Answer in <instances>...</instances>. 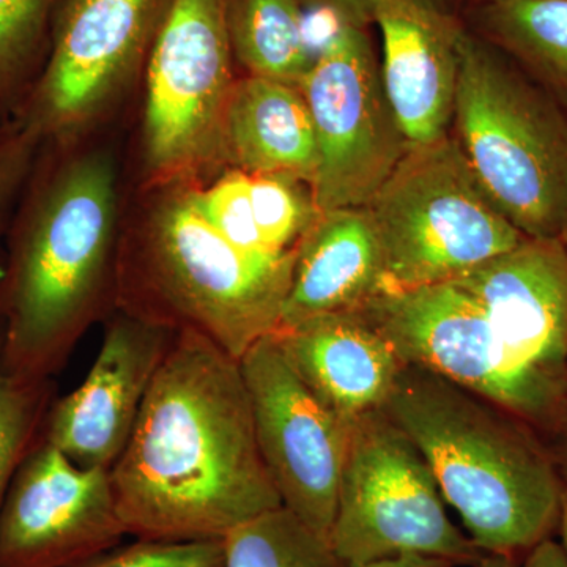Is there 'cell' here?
Instances as JSON below:
<instances>
[{
  "instance_id": "obj_1",
  "label": "cell",
  "mask_w": 567,
  "mask_h": 567,
  "mask_svg": "<svg viewBox=\"0 0 567 567\" xmlns=\"http://www.w3.org/2000/svg\"><path fill=\"white\" fill-rule=\"evenodd\" d=\"M110 477L126 535L141 540H223L282 506L240 363L193 331L175 334Z\"/></svg>"
},
{
  "instance_id": "obj_2",
  "label": "cell",
  "mask_w": 567,
  "mask_h": 567,
  "mask_svg": "<svg viewBox=\"0 0 567 567\" xmlns=\"http://www.w3.org/2000/svg\"><path fill=\"white\" fill-rule=\"evenodd\" d=\"M118 245L111 155L40 144L0 276L3 363L11 374L54 380L85 331L115 308Z\"/></svg>"
},
{
  "instance_id": "obj_3",
  "label": "cell",
  "mask_w": 567,
  "mask_h": 567,
  "mask_svg": "<svg viewBox=\"0 0 567 567\" xmlns=\"http://www.w3.org/2000/svg\"><path fill=\"white\" fill-rule=\"evenodd\" d=\"M380 410L423 454L483 554L522 559L557 535L566 484L527 423L417 365H404Z\"/></svg>"
},
{
  "instance_id": "obj_4",
  "label": "cell",
  "mask_w": 567,
  "mask_h": 567,
  "mask_svg": "<svg viewBox=\"0 0 567 567\" xmlns=\"http://www.w3.org/2000/svg\"><path fill=\"white\" fill-rule=\"evenodd\" d=\"M158 185L147 215L121 235L115 309L204 336L240 361L281 324L295 248L282 256L245 251L205 221L192 182Z\"/></svg>"
},
{
  "instance_id": "obj_5",
  "label": "cell",
  "mask_w": 567,
  "mask_h": 567,
  "mask_svg": "<svg viewBox=\"0 0 567 567\" xmlns=\"http://www.w3.org/2000/svg\"><path fill=\"white\" fill-rule=\"evenodd\" d=\"M451 134L507 221L528 238L561 237L567 223V114L470 28L461 43Z\"/></svg>"
},
{
  "instance_id": "obj_6",
  "label": "cell",
  "mask_w": 567,
  "mask_h": 567,
  "mask_svg": "<svg viewBox=\"0 0 567 567\" xmlns=\"http://www.w3.org/2000/svg\"><path fill=\"white\" fill-rule=\"evenodd\" d=\"M365 208L385 292L454 281L527 238L488 199L451 133L410 147Z\"/></svg>"
},
{
  "instance_id": "obj_7",
  "label": "cell",
  "mask_w": 567,
  "mask_h": 567,
  "mask_svg": "<svg viewBox=\"0 0 567 567\" xmlns=\"http://www.w3.org/2000/svg\"><path fill=\"white\" fill-rule=\"evenodd\" d=\"M353 311L393 346L402 363L483 395L544 442L561 423L567 385L514 352L456 282L382 292Z\"/></svg>"
},
{
  "instance_id": "obj_8",
  "label": "cell",
  "mask_w": 567,
  "mask_h": 567,
  "mask_svg": "<svg viewBox=\"0 0 567 567\" xmlns=\"http://www.w3.org/2000/svg\"><path fill=\"white\" fill-rule=\"evenodd\" d=\"M423 454L382 412L350 423L330 543L349 567L401 555L475 566L484 557L451 522Z\"/></svg>"
},
{
  "instance_id": "obj_9",
  "label": "cell",
  "mask_w": 567,
  "mask_h": 567,
  "mask_svg": "<svg viewBox=\"0 0 567 567\" xmlns=\"http://www.w3.org/2000/svg\"><path fill=\"white\" fill-rule=\"evenodd\" d=\"M223 0H173L145 65V163L156 183L192 182L221 163L237 78Z\"/></svg>"
},
{
  "instance_id": "obj_10",
  "label": "cell",
  "mask_w": 567,
  "mask_h": 567,
  "mask_svg": "<svg viewBox=\"0 0 567 567\" xmlns=\"http://www.w3.org/2000/svg\"><path fill=\"white\" fill-rule=\"evenodd\" d=\"M368 28L338 22L298 85L319 148L311 185L319 212L365 207L410 148Z\"/></svg>"
},
{
  "instance_id": "obj_11",
  "label": "cell",
  "mask_w": 567,
  "mask_h": 567,
  "mask_svg": "<svg viewBox=\"0 0 567 567\" xmlns=\"http://www.w3.org/2000/svg\"><path fill=\"white\" fill-rule=\"evenodd\" d=\"M173 0H55L47 63L14 123L71 144L147 65Z\"/></svg>"
},
{
  "instance_id": "obj_12",
  "label": "cell",
  "mask_w": 567,
  "mask_h": 567,
  "mask_svg": "<svg viewBox=\"0 0 567 567\" xmlns=\"http://www.w3.org/2000/svg\"><path fill=\"white\" fill-rule=\"evenodd\" d=\"M238 363L257 447L281 505L330 540L350 424L309 390L274 334Z\"/></svg>"
},
{
  "instance_id": "obj_13",
  "label": "cell",
  "mask_w": 567,
  "mask_h": 567,
  "mask_svg": "<svg viewBox=\"0 0 567 567\" xmlns=\"http://www.w3.org/2000/svg\"><path fill=\"white\" fill-rule=\"evenodd\" d=\"M125 536L110 470L82 468L41 439L0 509V567H81Z\"/></svg>"
},
{
  "instance_id": "obj_14",
  "label": "cell",
  "mask_w": 567,
  "mask_h": 567,
  "mask_svg": "<svg viewBox=\"0 0 567 567\" xmlns=\"http://www.w3.org/2000/svg\"><path fill=\"white\" fill-rule=\"evenodd\" d=\"M175 334L115 312L84 382L52 402L43 439L82 468L111 470Z\"/></svg>"
},
{
  "instance_id": "obj_15",
  "label": "cell",
  "mask_w": 567,
  "mask_h": 567,
  "mask_svg": "<svg viewBox=\"0 0 567 567\" xmlns=\"http://www.w3.org/2000/svg\"><path fill=\"white\" fill-rule=\"evenodd\" d=\"M382 80L410 147L451 133L464 14L451 0H375Z\"/></svg>"
},
{
  "instance_id": "obj_16",
  "label": "cell",
  "mask_w": 567,
  "mask_h": 567,
  "mask_svg": "<svg viewBox=\"0 0 567 567\" xmlns=\"http://www.w3.org/2000/svg\"><path fill=\"white\" fill-rule=\"evenodd\" d=\"M451 282L475 298L514 352L567 385V246L561 237L524 238Z\"/></svg>"
},
{
  "instance_id": "obj_17",
  "label": "cell",
  "mask_w": 567,
  "mask_h": 567,
  "mask_svg": "<svg viewBox=\"0 0 567 567\" xmlns=\"http://www.w3.org/2000/svg\"><path fill=\"white\" fill-rule=\"evenodd\" d=\"M274 336L309 390L349 424L382 409L405 365L354 311L315 317Z\"/></svg>"
},
{
  "instance_id": "obj_18",
  "label": "cell",
  "mask_w": 567,
  "mask_h": 567,
  "mask_svg": "<svg viewBox=\"0 0 567 567\" xmlns=\"http://www.w3.org/2000/svg\"><path fill=\"white\" fill-rule=\"evenodd\" d=\"M385 292L382 251L365 207L320 212L295 246L278 330L360 308Z\"/></svg>"
},
{
  "instance_id": "obj_19",
  "label": "cell",
  "mask_w": 567,
  "mask_h": 567,
  "mask_svg": "<svg viewBox=\"0 0 567 567\" xmlns=\"http://www.w3.org/2000/svg\"><path fill=\"white\" fill-rule=\"evenodd\" d=\"M221 158L248 175L315 182L319 148L300 89L246 74L235 81L223 123Z\"/></svg>"
},
{
  "instance_id": "obj_20",
  "label": "cell",
  "mask_w": 567,
  "mask_h": 567,
  "mask_svg": "<svg viewBox=\"0 0 567 567\" xmlns=\"http://www.w3.org/2000/svg\"><path fill=\"white\" fill-rule=\"evenodd\" d=\"M464 11L468 28L516 63L567 114V0H496Z\"/></svg>"
},
{
  "instance_id": "obj_21",
  "label": "cell",
  "mask_w": 567,
  "mask_h": 567,
  "mask_svg": "<svg viewBox=\"0 0 567 567\" xmlns=\"http://www.w3.org/2000/svg\"><path fill=\"white\" fill-rule=\"evenodd\" d=\"M234 61L251 76L298 87L312 63L300 0H223Z\"/></svg>"
},
{
  "instance_id": "obj_22",
  "label": "cell",
  "mask_w": 567,
  "mask_h": 567,
  "mask_svg": "<svg viewBox=\"0 0 567 567\" xmlns=\"http://www.w3.org/2000/svg\"><path fill=\"white\" fill-rule=\"evenodd\" d=\"M223 546V567H349L327 537L284 506L233 529Z\"/></svg>"
},
{
  "instance_id": "obj_23",
  "label": "cell",
  "mask_w": 567,
  "mask_h": 567,
  "mask_svg": "<svg viewBox=\"0 0 567 567\" xmlns=\"http://www.w3.org/2000/svg\"><path fill=\"white\" fill-rule=\"evenodd\" d=\"M55 0H0V118L13 122L47 63Z\"/></svg>"
},
{
  "instance_id": "obj_24",
  "label": "cell",
  "mask_w": 567,
  "mask_h": 567,
  "mask_svg": "<svg viewBox=\"0 0 567 567\" xmlns=\"http://www.w3.org/2000/svg\"><path fill=\"white\" fill-rule=\"evenodd\" d=\"M54 401V380L20 379L6 368L0 322V509L18 468L43 439Z\"/></svg>"
},
{
  "instance_id": "obj_25",
  "label": "cell",
  "mask_w": 567,
  "mask_h": 567,
  "mask_svg": "<svg viewBox=\"0 0 567 567\" xmlns=\"http://www.w3.org/2000/svg\"><path fill=\"white\" fill-rule=\"evenodd\" d=\"M254 219L265 248L292 251L319 215L308 183L284 175H249Z\"/></svg>"
},
{
  "instance_id": "obj_26",
  "label": "cell",
  "mask_w": 567,
  "mask_h": 567,
  "mask_svg": "<svg viewBox=\"0 0 567 567\" xmlns=\"http://www.w3.org/2000/svg\"><path fill=\"white\" fill-rule=\"evenodd\" d=\"M193 203L216 233L230 244L254 254L276 256L265 248L254 219L249 175L238 169L227 171L208 188L192 183Z\"/></svg>"
},
{
  "instance_id": "obj_27",
  "label": "cell",
  "mask_w": 567,
  "mask_h": 567,
  "mask_svg": "<svg viewBox=\"0 0 567 567\" xmlns=\"http://www.w3.org/2000/svg\"><path fill=\"white\" fill-rule=\"evenodd\" d=\"M223 540L162 543L141 540L118 546L81 567H223Z\"/></svg>"
},
{
  "instance_id": "obj_28",
  "label": "cell",
  "mask_w": 567,
  "mask_h": 567,
  "mask_svg": "<svg viewBox=\"0 0 567 567\" xmlns=\"http://www.w3.org/2000/svg\"><path fill=\"white\" fill-rule=\"evenodd\" d=\"M37 148L39 144L22 132L17 123L0 118V248L7 241L11 219Z\"/></svg>"
},
{
  "instance_id": "obj_29",
  "label": "cell",
  "mask_w": 567,
  "mask_h": 567,
  "mask_svg": "<svg viewBox=\"0 0 567 567\" xmlns=\"http://www.w3.org/2000/svg\"><path fill=\"white\" fill-rule=\"evenodd\" d=\"M303 6L327 11L338 22L369 25L374 22L375 0H300Z\"/></svg>"
},
{
  "instance_id": "obj_30",
  "label": "cell",
  "mask_w": 567,
  "mask_h": 567,
  "mask_svg": "<svg viewBox=\"0 0 567 567\" xmlns=\"http://www.w3.org/2000/svg\"><path fill=\"white\" fill-rule=\"evenodd\" d=\"M518 567H567V557L559 540L548 537L533 547L520 559Z\"/></svg>"
},
{
  "instance_id": "obj_31",
  "label": "cell",
  "mask_w": 567,
  "mask_h": 567,
  "mask_svg": "<svg viewBox=\"0 0 567 567\" xmlns=\"http://www.w3.org/2000/svg\"><path fill=\"white\" fill-rule=\"evenodd\" d=\"M546 443L555 464H557L559 475H561L567 486V410L557 431L548 436Z\"/></svg>"
},
{
  "instance_id": "obj_32",
  "label": "cell",
  "mask_w": 567,
  "mask_h": 567,
  "mask_svg": "<svg viewBox=\"0 0 567 567\" xmlns=\"http://www.w3.org/2000/svg\"><path fill=\"white\" fill-rule=\"evenodd\" d=\"M365 567H456L446 558L427 557V555H401V557L383 559Z\"/></svg>"
},
{
  "instance_id": "obj_33",
  "label": "cell",
  "mask_w": 567,
  "mask_h": 567,
  "mask_svg": "<svg viewBox=\"0 0 567 567\" xmlns=\"http://www.w3.org/2000/svg\"><path fill=\"white\" fill-rule=\"evenodd\" d=\"M520 559L507 555L486 554L473 567H518Z\"/></svg>"
},
{
  "instance_id": "obj_34",
  "label": "cell",
  "mask_w": 567,
  "mask_h": 567,
  "mask_svg": "<svg viewBox=\"0 0 567 567\" xmlns=\"http://www.w3.org/2000/svg\"><path fill=\"white\" fill-rule=\"evenodd\" d=\"M557 535L559 536V544H561L563 550H565L567 557V486L565 494H563L561 516H559Z\"/></svg>"
},
{
  "instance_id": "obj_35",
  "label": "cell",
  "mask_w": 567,
  "mask_h": 567,
  "mask_svg": "<svg viewBox=\"0 0 567 567\" xmlns=\"http://www.w3.org/2000/svg\"><path fill=\"white\" fill-rule=\"evenodd\" d=\"M470 7L484 6V3L496 2V0H468ZM468 7V9H470Z\"/></svg>"
},
{
  "instance_id": "obj_36",
  "label": "cell",
  "mask_w": 567,
  "mask_h": 567,
  "mask_svg": "<svg viewBox=\"0 0 567 567\" xmlns=\"http://www.w3.org/2000/svg\"><path fill=\"white\" fill-rule=\"evenodd\" d=\"M561 238H563V241H565V244L567 246V223H566L565 230H563Z\"/></svg>"
}]
</instances>
